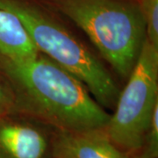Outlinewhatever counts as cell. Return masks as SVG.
<instances>
[{
	"instance_id": "6da1fadb",
	"label": "cell",
	"mask_w": 158,
	"mask_h": 158,
	"mask_svg": "<svg viewBox=\"0 0 158 158\" xmlns=\"http://www.w3.org/2000/svg\"><path fill=\"white\" fill-rule=\"evenodd\" d=\"M14 102V113L59 131L102 129L110 114L77 77L40 53L36 56L0 63Z\"/></svg>"
},
{
	"instance_id": "7a4b0ae2",
	"label": "cell",
	"mask_w": 158,
	"mask_h": 158,
	"mask_svg": "<svg viewBox=\"0 0 158 158\" xmlns=\"http://www.w3.org/2000/svg\"><path fill=\"white\" fill-rule=\"evenodd\" d=\"M84 31L122 79L135 66L147 40L137 0H46Z\"/></svg>"
},
{
	"instance_id": "3957f363",
	"label": "cell",
	"mask_w": 158,
	"mask_h": 158,
	"mask_svg": "<svg viewBox=\"0 0 158 158\" xmlns=\"http://www.w3.org/2000/svg\"><path fill=\"white\" fill-rule=\"evenodd\" d=\"M21 22L40 53L74 75L103 108L115 106L120 90L111 72L67 27L33 0H0Z\"/></svg>"
},
{
	"instance_id": "277c9868",
	"label": "cell",
	"mask_w": 158,
	"mask_h": 158,
	"mask_svg": "<svg viewBox=\"0 0 158 158\" xmlns=\"http://www.w3.org/2000/svg\"><path fill=\"white\" fill-rule=\"evenodd\" d=\"M127 80L105 131L120 150L135 152L143 147L158 105V48L148 40Z\"/></svg>"
},
{
	"instance_id": "5b68a950",
	"label": "cell",
	"mask_w": 158,
	"mask_h": 158,
	"mask_svg": "<svg viewBox=\"0 0 158 158\" xmlns=\"http://www.w3.org/2000/svg\"><path fill=\"white\" fill-rule=\"evenodd\" d=\"M55 158H127L116 147L105 128L59 131L53 145Z\"/></svg>"
},
{
	"instance_id": "8992f818",
	"label": "cell",
	"mask_w": 158,
	"mask_h": 158,
	"mask_svg": "<svg viewBox=\"0 0 158 158\" xmlns=\"http://www.w3.org/2000/svg\"><path fill=\"white\" fill-rule=\"evenodd\" d=\"M48 143L34 126L14 120L12 114L0 118V158H44Z\"/></svg>"
},
{
	"instance_id": "52a82bcc",
	"label": "cell",
	"mask_w": 158,
	"mask_h": 158,
	"mask_svg": "<svg viewBox=\"0 0 158 158\" xmlns=\"http://www.w3.org/2000/svg\"><path fill=\"white\" fill-rule=\"evenodd\" d=\"M38 54L19 19L0 9V63L30 59Z\"/></svg>"
},
{
	"instance_id": "ba28073f",
	"label": "cell",
	"mask_w": 158,
	"mask_h": 158,
	"mask_svg": "<svg viewBox=\"0 0 158 158\" xmlns=\"http://www.w3.org/2000/svg\"><path fill=\"white\" fill-rule=\"evenodd\" d=\"M147 29L148 41L158 48V0H137Z\"/></svg>"
},
{
	"instance_id": "9c48e42d",
	"label": "cell",
	"mask_w": 158,
	"mask_h": 158,
	"mask_svg": "<svg viewBox=\"0 0 158 158\" xmlns=\"http://www.w3.org/2000/svg\"><path fill=\"white\" fill-rule=\"evenodd\" d=\"M141 158H156L158 154V105L155 107L145 137Z\"/></svg>"
},
{
	"instance_id": "30bf717a",
	"label": "cell",
	"mask_w": 158,
	"mask_h": 158,
	"mask_svg": "<svg viewBox=\"0 0 158 158\" xmlns=\"http://www.w3.org/2000/svg\"><path fill=\"white\" fill-rule=\"evenodd\" d=\"M14 113V102L6 81L0 76V118Z\"/></svg>"
}]
</instances>
